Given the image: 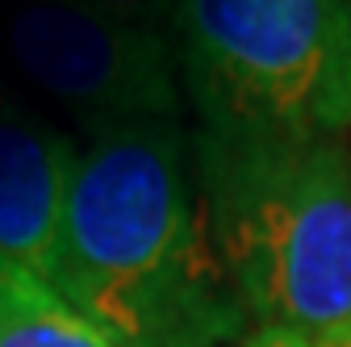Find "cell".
<instances>
[{
  "mask_svg": "<svg viewBox=\"0 0 351 347\" xmlns=\"http://www.w3.org/2000/svg\"><path fill=\"white\" fill-rule=\"evenodd\" d=\"M47 280L117 347H234L251 335L184 121L88 134Z\"/></svg>",
  "mask_w": 351,
  "mask_h": 347,
  "instance_id": "cell-1",
  "label": "cell"
},
{
  "mask_svg": "<svg viewBox=\"0 0 351 347\" xmlns=\"http://www.w3.org/2000/svg\"><path fill=\"white\" fill-rule=\"evenodd\" d=\"M213 247L251 326L305 339L351 318V147L193 130Z\"/></svg>",
  "mask_w": 351,
  "mask_h": 347,
  "instance_id": "cell-2",
  "label": "cell"
},
{
  "mask_svg": "<svg viewBox=\"0 0 351 347\" xmlns=\"http://www.w3.org/2000/svg\"><path fill=\"white\" fill-rule=\"evenodd\" d=\"M171 51L205 134H351V0H180Z\"/></svg>",
  "mask_w": 351,
  "mask_h": 347,
  "instance_id": "cell-3",
  "label": "cell"
},
{
  "mask_svg": "<svg viewBox=\"0 0 351 347\" xmlns=\"http://www.w3.org/2000/svg\"><path fill=\"white\" fill-rule=\"evenodd\" d=\"M17 71L88 134L180 121L184 88L171 38L71 0H17L5 21Z\"/></svg>",
  "mask_w": 351,
  "mask_h": 347,
  "instance_id": "cell-4",
  "label": "cell"
},
{
  "mask_svg": "<svg viewBox=\"0 0 351 347\" xmlns=\"http://www.w3.org/2000/svg\"><path fill=\"white\" fill-rule=\"evenodd\" d=\"M80 147L38 109L0 93V259L51 276Z\"/></svg>",
  "mask_w": 351,
  "mask_h": 347,
  "instance_id": "cell-5",
  "label": "cell"
},
{
  "mask_svg": "<svg viewBox=\"0 0 351 347\" xmlns=\"http://www.w3.org/2000/svg\"><path fill=\"white\" fill-rule=\"evenodd\" d=\"M0 347H117L38 272L0 259Z\"/></svg>",
  "mask_w": 351,
  "mask_h": 347,
  "instance_id": "cell-6",
  "label": "cell"
},
{
  "mask_svg": "<svg viewBox=\"0 0 351 347\" xmlns=\"http://www.w3.org/2000/svg\"><path fill=\"white\" fill-rule=\"evenodd\" d=\"M71 5L109 13V17L130 21V25H147V29H159V34L171 38V21H176L180 0H71Z\"/></svg>",
  "mask_w": 351,
  "mask_h": 347,
  "instance_id": "cell-7",
  "label": "cell"
},
{
  "mask_svg": "<svg viewBox=\"0 0 351 347\" xmlns=\"http://www.w3.org/2000/svg\"><path fill=\"white\" fill-rule=\"evenodd\" d=\"M239 347H310V339L297 335V331H280V326H259Z\"/></svg>",
  "mask_w": 351,
  "mask_h": 347,
  "instance_id": "cell-8",
  "label": "cell"
},
{
  "mask_svg": "<svg viewBox=\"0 0 351 347\" xmlns=\"http://www.w3.org/2000/svg\"><path fill=\"white\" fill-rule=\"evenodd\" d=\"M310 347H351V318H343L339 326H330L318 339H310Z\"/></svg>",
  "mask_w": 351,
  "mask_h": 347,
  "instance_id": "cell-9",
  "label": "cell"
}]
</instances>
